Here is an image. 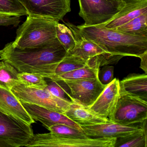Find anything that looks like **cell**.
Here are the masks:
<instances>
[{
  "instance_id": "6da1fadb",
  "label": "cell",
  "mask_w": 147,
  "mask_h": 147,
  "mask_svg": "<svg viewBox=\"0 0 147 147\" xmlns=\"http://www.w3.org/2000/svg\"><path fill=\"white\" fill-rule=\"evenodd\" d=\"M67 51L57 38L36 48L19 49L12 42L0 50V60L14 67L19 73L41 75L51 79Z\"/></svg>"
},
{
  "instance_id": "7a4b0ae2",
  "label": "cell",
  "mask_w": 147,
  "mask_h": 147,
  "mask_svg": "<svg viewBox=\"0 0 147 147\" xmlns=\"http://www.w3.org/2000/svg\"><path fill=\"white\" fill-rule=\"evenodd\" d=\"M81 35L96 43L117 62L125 56L139 57L147 51V37L133 36L100 25H74Z\"/></svg>"
},
{
  "instance_id": "3957f363",
  "label": "cell",
  "mask_w": 147,
  "mask_h": 147,
  "mask_svg": "<svg viewBox=\"0 0 147 147\" xmlns=\"http://www.w3.org/2000/svg\"><path fill=\"white\" fill-rule=\"evenodd\" d=\"M59 21L51 19L27 16L19 27L13 45L19 49L36 48L56 38V26Z\"/></svg>"
},
{
  "instance_id": "277c9868",
  "label": "cell",
  "mask_w": 147,
  "mask_h": 147,
  "mask_svg": "<svg viewBox=\"0 0 147 147\" xmlns=\"http://www.w3.org/2000/svg\"><path fill=\"white\" fill-rule=\"evenodd\" d=\"M79 15L85 21V26L105 24L125 6V0H79Z\"/></svg>"
},
{
  "instance_id": "5b68a950",
  "label": "cell",
  "mask_w": 147,
  "mask_h": 147,
  "mask_svg": "<svg viewBox=\"0 0 147 147\" xmlns=\"http://www.w3.org/2000/svg\"><path fill=\"white\" fill-rule=\"evenodd\" d=\"M116 139L106 137L74 138L50 132L34 135L26 147H114Z\"/></svg>"
},
{
  "instance_id": "8992f818",
  "label": "cell",
  "mask_w": 147,
  "mask_h": 147,
  "mask_svg": "<svg viewBox=\"0 0 147 147\" xmlns=\"http://www.w3.org/2000/svg\"><path fill=\"white\" fill-rule=\"evenodd\" d=\"M74 34L76 45L74 49L67 53L84 60L87 66L96 69L108 64H116L117 62L100 46L91 40L82 36L76 30L74 25L64 23Z\"/></svg>"
},
{
  "instance_id": "52a82bcc",
  "label": "cell",
  "mask_w": 147,
  "mask_h": 147,
  "mask_svg": "<svg viewBox=\"0 0 147 147\" xmlns=\"http://www.w3.org/2000/svg\"><path fill=\"white\" fill-rule=\"evenodd\" d=\"M108 119L124 125L141 123L147 119V101L120 93L117 106Z\"/></svg>"
},
{
  "instance_id": "ba28073f",
  "label": "cell",
  "mask_w": 147,
  "mask_h": 147,
  "mask_svg": "<svg viewBox=\"0 0 147 147\" xmlns=\"http://www.w3.org/2000/svg\"><path fill=\"white\" fill-rule=\"evenodd\" d=\"M11 91L20 102L35 104L63 114L69 105L73 103L55 97L45 88H30L21 83L13 87Z\"/></svg>"
},
{
  "instance_id": "9c48e42d",
  "label": "cell",
  "mask_w": 147,
  "mask_h": 147,
  "mask_svg": "<svg viewBox=\"0 0 147 147\" xmlns=\"http://www.w3.org/2000/svg\"><path fill=\"white\" fill-rule=\"evenodd\" d=\"M69 92L70 100L76 104L88 107L94 102L105 87L98 77L74 80H62Z\"/></svg>"
},
{
  "instance_id": "30bf717a",
  "label": "cell",
  "mask_w": 147,
  "mask_h": 147,
  "mask_svg": "<svg viewBox=\"0 0 147 147\" xmlns=\"http://www.w3.org/2000/svg\"><path fill=\"white\" fill-rule=\"evenodd\" d=\"M28 15L63 20L71 11L70 0H18Z\"/></svg>"
},
{
  "instance_id": "8fae6325",
  "label": "cell",
  "mask_w": 147,
  "mask_h": 147,
  "mask_svg": "<svg viewBox=\"0 0 147 147\" xmlns=\"http://www.w3.org/2000/svg\"><path fill=\"white\" fill-rule=\"evenodd\" d=\"M34 135L31 125L0 111V138L19 147L26 146Z\"/></svg>"
},
{
  "instance_id": "7c38bea8",
  "label": "cell",
  "mask_w": 147,
  "mask_h": 147,
  "mask_svg": "<svg viewBox=\"0 0 147 147\" xmlns=\"http://www.w3.org/2000/svg\"><path fill=\"white\" fill-rule=\"evenodd\" d=\"M142 125H124L110 122L89 126H82L83 132L88 137L118 138L128 136L138 131L147 129V119Z\"/></svg>"
},
{
  "instance_id": "4fadbf2b",
  "label": "cell",
  "mask_w": 147,
  "mask_h": 147,
  "mask_svg": "<svg viewBox=\"0 0 147 147\" xmlns=\"http://www.w3.org/2000/svg\"><path fill=\"white\" fill-rule=\"evenodd\" d=\"M21 103L35 121L41 122L47 129L55 125L63 124L82 130L80 125L69 118L63 113L51 111L35 104L26 102Z\"/></svg>"
},
{
  "instance_id": "5bb4252c",
  "label": "cell",
  "mask_w": 147,
  "mask_h": 147,
  "mask_svg": "<svg viewBox=\"0 0 147 147\" xmlns=\"http://www.w3.org/2000/svg\"><path fill=\"white\" fill-rule=\"evenodd\" d=\"M120 97L118 79L114 78L107 84L96 100L88 108L104 118H108L117 106Z\"/></svg>"
},
{
  "instance_id": "9a60e30c",
  "label": "cell",
  "mask_w": 147,
  "mask_h": 147,
  "mask_svg": "<svg viewBox=\"0 0 147 147\" xmlns=\"http://www.w3.org/2000/svg\"><path fill=\"white\" fill-rule=\"evenodd\" d=\"M123 8L110 21L101 25L107 29L114 30L129 22L143 13H147V0H125Z\"/></svg>"
},
{
  "instance_id": "2e32d148",
  "label": "cell",
  "mask_w": 147,
  "mask_h": 147,
  "mask_svg": "<svg viewBox=\"0 0 147 147\" xmlns=\"http://www.w3.org/2000/svg\"><path fill=\"white\" fill-rule=\"evenodd\" d=\"M0 111L30 125L35 121L11 91L0 87Z\"/></svg>"
},
{
  "instance_id": "e0dca14e",
  "label": "cell",
  "mask_w": 147,
  "mask_h": 147,
  "mask_svg": "<svg viewBox=\"0 0 147 147\" xmlns=\"http://www.w3.org/2000/svg\"><path fill=\"white\" fill-rule=\"evenodd\" d=\"M64 114L80 126L111 122L108 118H104L97 115L88 107L74 102L69 105Z\"/></svg>"
},
{
  "instance_id": "ac0fdd59",
  "label": "cell",
  "mask_w": 147,
  "mask_h": 147,
  "mask_svg": "<svg viewBox=\"0 0 147 147\" xmlns=\"http://www.w3.org/2000/svg\"><path fill=\"white\" fill-rule=\"evenodd\" d=\"M120 93L147 101V74H130L119 81Z\"/></svg>"
},
{
  "instance_id": "d6986e66",
  "label": "cell",
  "mask_w": 147,
  "mask_h": 147,
  "mask_svg": "<svg viewBox=\"0 0 147 147\" xmlns=\"http://www.w3.org/2000/svg\"><path fill=\"white\" fill-rule=\"evenodd\" d=\"M114 30L133 36L147 37V13Z\"/></svg>"
},
{
  "instance_id": "ffe728a7",
  "label": "cell",
  "mask_w": 147,
  "mask_h": 147,
  "mask_svg": "<svg viewBox=\"0 0 147 147\" xmlns=\"http://www.w3.org/2000/svg\"><path fill=\"white\" fill-rule=\"evenodd\" d=\"M19 73L11 64L0 61V87L11 91L13 87L20 83L18 78Z\"/></svg>"
},
{
  "instance_id": "44dd1931",
  "label": "cell",
  "mask_w": 147,
  "mask_h": 147,
  "mask_svg": "<svg viewBox=\"0 0 147 147\" xmlns=\"http://www.w3.org/2000/svg\"><path fill=\"white\" fill-rule=\"evenodd\" d=\"M114 147H147V129L117 138Z\"/></svg>"
},
{
  "instance_id": "7402d4cb",
  "label": "cell",
  "mask_w": 147,
  "mask_h": 147,
  "mask_svg": "<svg viewBox=\"0 0 147 147\" xmlns=\"http://www.w3.org/2000/svg\"><path fill=\"white\" fill-rule=\"evenodd\" d=\"M99 69L86 66L68 73L55 76L51 80L55 81L74 80L94 79L98 77Z\"/></svg>"
},
{
  "instance_id": "603a6c76",
  "label": "cell",
  "mask_w": 147,
  "mask_h": 147,
  "mask_svg": "<svg viewBox=\"0 0 147 147\" xmlns=\"http://www.w3.org/2000/svg\"><path fill=\"white\" fill-rule=\"evenodd\" d=\"M86 66H87L86 62L82 58L67 53V55L57 67L54 76L68 73Z\"/></svg>"
},
{
  "instance_id": "cb8c5ba5",
  "label": "cell",
  "mask_w": 147,
  "mask_h": 147,
  "mask_svg": "<svg viewBox=\"0 0 147 147\" xmlns=\"http://www.w3.org/2000/svg\"><path fill=\"white\" fill-rule=\"evenodd\" d=\"M56 36L67 53L70 52L75 46L76 41L74 34L65 25L58 23L56 26Z\"/></svg>"
},
{
  "instance_id": "d4e9b609",
  "label": "cell",
  "mask_w": 147,
  "mask_h": 147,
  "mask_svg": "<svg viewBox=\"0 0 147 147\" xmlns=\"http://www.w3.org/2000/svg\"><path fill=\"white\" fill-rule=\"evenodd\" d=\"M18 78L20 83L30 88L44 89L48 85L45 78L38 74L19 73Z\"/></svg>"
},
{
  "instance_id": "484cf974",
  "label": "cell",
  "mask_w": 147,
  "mask_h": 147,
  "mask_svg": "<svg viewBox=\"0 0 147 147\" xmlns=\"http://www.w3.org/2000/svg\"><path fill=\"white\" fill-rule=\"evenodd\" d=\"M0 13L20 17L28 16L25 8L18 0H0Z\"/></svg>"
},
{
  "instance_id": "4316f807",
  "label": "cell",
  "mask_w": 147,
  "mask_h": 147,
  "mask_svg": "<svg viewBox=\"0 0 147 147\" xmlns=\"http://www.w3.org/2000/svg\"><path fill=\"white\" fill-rule=\"evenodd\" d=\"M47 129L57 135L74 138H86L88 137L82 130L77 129L66 125L57 124L50 126Z\"/></svg>"
},
{
  "instance_id": "83f0119b",
  "label": "cell",
  "mask_w": 147,
  "mask_h": 147,
  "mask_svg": "<svg viewBox=\"0 0 147 147\" xmlns=\"http://www.w3.org/2000/svg\"><path fill=\"white\" fill-rule=\"evenodd\" d=\"M50 80L51 82L49 83L47 82L48 85L45 88L47 91L55 97L63 100L72 101L66 97V95L68 96L67 92L61 81L53 80L51 79Z\"/></svg>"
},
{
  "instance_id": "f1b7e54d",
  "label": "cell",
  "mask_w": 147,
  "mask_h": 147,
  "mask_svg": "<svg viewBox=\"0 0 147 147\" xmlns=\"http://www.w3.org/2000/svg\"><path fill=\"white\" fill-rule=\"evenodd\" d=\"M114 67L107 65L100 68L98 71V77L100 83L107 85L113 80Z\"/></svg>"
},
{
  "instance_id": "f546056e",
  "label": "cell",
  "mask_w": 147,
  "mask_h": 147,
  "mask_svg": "<svg viewBox=\"0 0 147 147\" xmlns=\"http://www.w3.org/2000/svg\"><path fill=\"white\" fill-rule=\"evenodd\" d=\"M20 22V16L0 13V26L17 27Z\"/></svg>"
},
{
  "instance_id": "4dcf8cb0",
  "label": "cell",
  "mask_w": 147,
  "mask_h": 147,
  "mask_svg": "<svg viewBox=\"0 0 147 147\" xmlns=\"http://www.w3.org/2000/svg\"><path fill=\"white\" fill-rule=\"evenodd\" d=\"M141 59V64L140 67L147 74V51L140 56L139 57Z\"/></svg>"
},
{
  "instance_id": "1f68e13d",
  "label": "cell",
  "mask_w": 147,
  "mask_h": 147,
  "mask_svg": "<svg viewBox=\"0 0 147 147\" xmlns=\"http://www.w3.org/2000/svg\"><path fill=\"white\" fill-rule=\"evenodd\" d=\"M0 147H16L15 145L8 140L0 138Z\"/></svg>"
},
{
  "instance_id": "d6a6232c",
  "label": "cell",
  "mask_w": 147,
  "mask_h": 147,
  "mask_svg": "<svg viewBox=\"0 0 147 147\" xmlns=\"http://www.w3.org/2000/svg\"><path fill=\"white\" fill-rule=\"evenodd\" d=\"M115 1H122V0H115Z\"/></svg>"
}]
</instances>
